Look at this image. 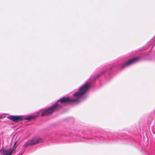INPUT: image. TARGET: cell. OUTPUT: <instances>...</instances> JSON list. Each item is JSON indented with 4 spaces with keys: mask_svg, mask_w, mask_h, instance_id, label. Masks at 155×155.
<instances>
[{
    "mask_svg": "<svg viewBox=\"0 0 155 155\" xmlns=\"http://www.w3.org/2000/svg\"><path fill=\"white\" fill-rule=\"evenodd\" d=\"M43 142L42 139L40 137H34L31 139H30L29 141H28L26 144L25 145V146L27 147L28 146H34L36 144H38L39 143H42Z\"/></svg>",
    "mask_w": 155,
    "mask_h": 155,
    "instance_id": "obj_2",
    "label": "cell"
},
{
    "mask_svg": "<svg viewBox=\"0 0 155 155\" xmlns=\"http://www.w3.org/2000/svg\"><path fill=\"white\" fill-rule=\"evenodd\" d=\"M58 104L56 103L54 105H53L51 107H50L47 109V110H46L45 111H44L42 114V116H49L51 114L55 112V111L56 110V109L58 107Z\"/></svg>",
    "mask_w": 155,
    "mask_h": 155,
    "instance_id": "obj_3",
    "label": "cell"
},
{
    "mask_svg": "<svg viewBox=\"0 0 155 155\" xmlns=\"http://www.w3.org/2000/svg\"><path fill=\"white\" fill-rule=\"evenodd\" d=\"M138 59H138V57H135V58H131V59L128 60L127 61H126V62L124 65V66H129V65H131V64L137 61Z\"/></svg>",
    "mask_w": 155,
    "mask_h": 155,
    "instance_id": "obj_4",
    "label": "cell"
},
{
    "mask_svg": "<svg viewBox=\"0 0 155 155\" xmlns=\"http://www.w3.org/2000/svg\"><path fill=\"white\" fill-rule=\"evenodd\" d=\"M90 87V84L89 83L85 84L83 86H82L78 90V91L76 92L74 94V96L76 97H80L86 93L89 89Z\"/></svg>",
    "mask_w": 155,
    "mask_h": 155,
    "instance_id": "obj_1",
    "label": "cell"
},
{
    "mask_svg": "<svg viewBox=\"0 0 155 155\" xmlns=\"http://www.w3.org/2000/svg\"><path fill=\"white\" fill-rule=\"evenodd\" d=\"M60 101L61 103H68V102H71L72 101H73L71 99V98L69 97H63L60 99Z\"/></svg>",
    "mask_w": 155,
    "mask_h": 155,
    "instance_id": "obj_6",
    "label": "cell"
},
{
    "mask_svg": "<svg viewBox=\"0 0 155 155\" xmlns=\"http://www.w3.org/2000/svg\"><path fill=\"white\" fill-rule=\"evenodd\" d=\"M36 117V116H30V117H28L26 118V119L28 120H30L35 119Z\"/></svg>",
    "mask_w": 155,
    "mask_h": 155,
    "instance_id": "obj_7",
    "label": "cell"
},
{
    "mask_svg": "<svg viewBox=\"0 0 155 155\" xmlns=\"http://www.w3.org/2000/svg\"><path fill=\"white\" fill-rule=\"evenodd\" d=\"M8 118L15 122H17L22 120V118L21 117L17 116H11L8 117Z\"/></svg>",
    "mask_w": 155,
    "mask_h": 155,
    "instance_id": "obj_5",
    "label": "cell"
}]
</instances>
